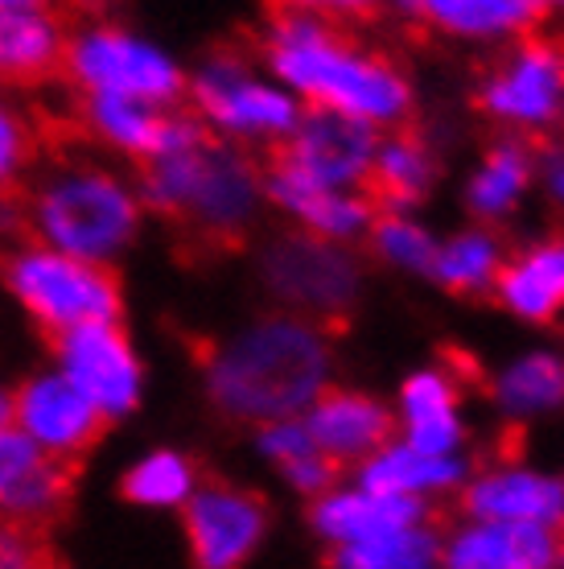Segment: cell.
<instances>
[{
    "label": "cell",
    "instance_id": "1",
    "mask_svg": "<svg viewBox=\"0 0 564 569\" xmlns=\"http://www.w3.org/2000/svg\"><path fill=\"white\" fill-rule=\"evenodd\" d=\"M330 380V330L272 310L202 351V388L231 426H272L310 409Z\"/></svg>",
    "mask_w": 564,
    "mask_h": 569
},
{
    "label": "cell",
    "instance_id": "2",
    "mask_svg": "<svg viewBox=\"0 0 564 569\" xmlns=\"http://www.w3.org/2000/svg\"><path fill=\"white\" fill-rule=\"evenodd\" d=\"M260 54L284 91L305 96L310 108L351 116L363 124H404L412 112V87L404 71L387 54L367 50L339 17L272 4Z\"/></svg>",
    "mask_w": 564,
    "mask_h": 569
},
{
    "label": "cell",
    "instance_id": "3",
    "mask_svg": "<svg viewBox=\"0 0 564 569\" xmlns=\"http://www.w3.org/2000/svg\"><path fill=\"white\" fill-rule=\"evenodd\" d=\"M17 211L29 240L103 269H112L144 228L141 186L112 161L87 153L54 157L33 170Z\"/></svg>",
    "mask_w": 564,
    "mask_h": 569
},
{
    "label": "cell",
    "instance_id": "4",
    "mask_svg": "<svg viewBox=\"0 0 564 569\" xmlns=\"http://www.w3.org/2000/svg\"><path fill=\"white\" fill-rule=\"evenodd\" d=\"M144 211L173 219L202 248H235L255 228L264 202V170L248 149L198 132L182 149L141 166Z\"/></svg>",
    "mask_w": 564,
    "mask_h": 569
},
{
    "label": "cell",
    "instance_id": "5",
    "mask_svg": "<svg viewBox=\"0 0 564 569\" xmlns=\"http://www.w3.org/2000/svg\"><path fill=\"white\" fill-rule=\"evenodd\" d=\"M0 281L17 310L54 339L67 330L91 327V322H120L124 298H120L112 269L67 257L38 240L13 243L4 252Z\"/></svg>",
    "mask_w": 564,
    "mask_h": 569
},
{
    "label": "cell",
    "instance_id": "6",
    "mask_svg": "<svg viewBox=\"0 0 564 569\" xmlns=\"http://www.w3.org/2000/svg\"><path fill=\"white\" fill-rule=\"evenodd\" d=\"M62 71L83 100H137L178 108L185 96L182 62L137 29L95 17L67 33Z\"/></svg>",
    "mask_w": 564,
    "mask_h": 569
},
{
    "label": "cell",
    "instance_id": "7",
    "mask_svg": "<svg viewBox=\"0 0 564 569\" xmlns=\"http://www.w3.org/2000/svg\"><path fill=\"white\" fill-rule=\"evenodd\" d=\"M474 108L520 137L552 141L564 124V29H527L479 71Z\"/></svg>",
    "mask_w": 564,
    "mask_h": 569
},
{
    "label": "cell",
    "instance_id": "8",
    "mask_svg": "<svg viewBox=\"0 0 564 569\" xmlns=\"http://www.w3.org/2000/svg\"><path fill=\"white\" fill-rule=\"evenodd\" d=\"M260 284L284 313H296L322 330L351 322L363 289V269L334 240L310 231H281L255 257Z\"/></svg>",
    "mask_w": 564,
    "mask_h": 569
},
{
    "label": "cell",
    "instance_id": "9",
    "mask_svg": "<svg viewBox=\"0 0 564 569\" xmlns=\"http://www.w3.org/2000/svg\"><path fill=\"white\" fill-rule=\"evenodd\" d=\"M185 91L198 108V124L231 144H276L296 129L301 108L284 87L252 71L235 50H219L185 79Z\"/></svg>",
    "mask_w": 564,
    "mask_h": 569
},
{
    "label": "cell",
    "instance_id": "10",
    "mask_svg": "<svg viewBox=\"0 0 564 569\" xmlns=\"http://www.w3.org/2000/svg\"><path fill=\"white\" fill-rule=\"evenodd\" d=\"M54 368L91 400L103 421L137 413L144 397V359L120 322H91L58 335Z\"/></svg>",
    "mask_w": 564,
    "mask_h": 569
},
{
    "label": "cell",
    "instance_id": "11",
    "mask_svg": "<svg viewBox=\"0 0 564 569\" xmlns=\"http://www.w3.org/2000/svg\"><path fill=\"white\" fill-rule=\"evenodd\" d=\"M182 525L194 569H243L269 532V503L248 487L198 483L182 503Z\"/></svg>",
    "mask_w": 564,
    "mask_h": 569
},
{
    "label": "cell",
    "instance_id": "12",
    "mask_svg": "<svg viewBox=\"0 0 564 569\" xmlns=\"http://www.w3.org/2000/svg\"><path fill=\"white\" fill-rule=\"evenodd\" d=\"M9 426H13L21 438L33 441L46 458L71 467L74 458H83L87 450L95 446L108 421L91 409V400H87L62 371L42 368V371H33V376H26V380L13 388Z\"/></svg>",
    "mask_w": 564,
    "mask_h": 569
},
{
    "label": "cell",
    "instance_id": "13",
    "mask_svg": "<svg viewBox=\"0 0 564 569\" xmlns=\"http://www.w3.org/2000/svg\"><path fill=\"white\" fill-rule=\"evenodd\" d=\"M375 129L351 116L325 112V108H310L301 112L296 129L284 141L269 144V161L293 170L296 178H305L325 190H346L359 186L367 173L371 157H375Z\"/></svg>",
    "mask_w": 564,
    "mask_h": 569
},
{
    "label": "cell",
    "instance_id": "14",
    "mask_svg": "<svg viewBox=\"0 0 564 569\" xmlns=\"http://www.w3.org/2000/svg\"><path fill=\"white\" fill-rule=\"evenodd\" d=\"M71 499L67 462L46 458L13 426H0V525L38 532L54 520Z\"/></svg>",
    "mask_w": 564,
    "mask_h": 569
},
{
    "label": "cell",
    "instance_id": "15",
    "mask_svg": "<svg viewBox=\"0 0 564 569\" xmlns=\"http://www.w3.org/2000/svg\"><path fill=\"white\" fill-rule=\"evenodd\" d=\"M83 129L91 141H99L108 153L132 157V161H153V157L182 149L194 141L198 116H182L178 108H157L137 100H83Z\"/></svg>",
    "mask_w": 564,
    "mask_h": 569
},
{
    "label": "cell",
    "instance_id": "16",
    "mask_svg": "<svg viewBox=\"0 0 564 569\" xmlns=\"http://www.w3.org/2000/svg\"><path fill=\"white\" fill-rule=\"evenodd\" d=\"M437 173L441 161L429 129L416 120H404L387 141L375 144V157H371L359 190H363V199L371 202L375 214H395L404 207H416L433 190Z\"/></svg>",
    "mask_w": 564,
    "mask_h": 569
},
{
    "label": "cell",
    "instance_id": "17",
    "mask_svg": "<svg viewBox=\"0 0 564 569\" xmlns=\"http://www.w3.org/2000/svg\"><path fill=\"white\" fill-rule=\"evenodd\" d=\"M441 557L445 569H561L564 549L556 528L479 520L453 532Z\"/></svg>",
    "mask_w": 564,
    "mask_h": 569
},
{
    "label": "cell",
    "instance_id": "18",
    "mask_svg": "<svg viewBox=\"0 0 564 569\" xmlns=\"http://www.w3.org/2000/svg\"><path fill=\"white\" fill-rule=\"evenodd\" d=\"M301 421L310 429L313 446L334 462L375 455L392 441L395 429V417L380 400H371L367 392H351V388H322Z\"/></svg>",
    "mask_w": 564,
    "mask_h": 569
},
{
    "label": "cell",
    "instance_id": "19",
    "mask_svg": "<svg viewBox=\"0 0 564 569\" xmlns=\"http://www.w3.org/2000/svg\"><path fill=\"white\" fill-rule=\"evenodd\" d=\"M462 512L474 520H511V525L561 528L564 520V479L532 475L507 467L486 470L479 483L462 491Z\"/></svg>",
    "mask_w": 564,
    "mask_h": 569
},
{
    "label": "cell",
    "instance_id": "20",
    "mask_svg": "<svg viewBox=\"0 0 564 569\" xmlns=\"http://www.w3.org/2000/svg\"><path fill=\"white\" fill-rule=\"evenodd\" d=\"M264 170V199L276 202L281 211H289L301 223V231L322 236V240H354L367 228L375 211L363 194H342V190H325L305 178H296L293 170H284L276 161L260 166Z\"/></svg>",
    "mask_w": 564,
    "mask_h": 569
},
{
    "label": "cell",
    "instance_id": "21",
    "mask_svg": "<svg viewBox=\"0 0 564 569\" xmlns=\"http://www.w3.org/2000/svg\"><path fill=\"white\" fill-rule=\"evenodd\" d=\"M409 17L416 33L441 29L453 38H494V33H527L548 26V9L540 0H392Z\"/></svg>",
    "mask_w": 564,
    "mask_h": 569
},
{
    "label": "cell",
    "instance_id": "22",
    "mask_svg": "<svg viewBox=\"0 0 564 569\" xmlns=\"http://www.w3.org/2000/svg\"><path fill=\"white\" fill-rule=\"evenodd\" d=\"M429 520L416 496H371V491H330L310 508L313 532L330 545H354L371 537H387L400 528Z\"/></svg>",
    "mask_w": 564,
    "mask_h": 569
},
{
    "label": "cell",
    "instance_id": "23",
    "mask_svg": "<svg viewBox=\"0 0 564 569\" xmlns=\"http://www.w3.org/2000/svg\"><path fill=\"white\" fill-rule=\"evenodd\" d=\"M67 29L50 9H0V83H42L62 71Z\"/></svg>",
    "mask_w": 564,
    "mask_h": 569
},
{
    "label": "cell",
    "instance_id": "24",
    "mask_svg": "<svg viewBox=\"0 0 564 569\" xmlns=\"http://www.w3.org/2000/svg\"><path fill=\"white\" fill-rule=\"evenodd\" d=\"M494 298L532 322H552L564 306V236L527 248L511 264H498Z\"/></svg>",
    "mask_w": 564,
    "mask_h": 569
},
{
    "label": "cell",
    "instance_id": "25",
    "mask_svg": "<svg viewBox=\"0 0 564 569\" xmlns=\"http://www.w3.org/2000/svg\"><path fill=\"white\" fill-rule=\"evenodd\" d=\"M457 380L441 371H421L404 385V417H409V446L416 455L450 458L462 441V426L453 413Z\"/></svg>",
    "mask_w": 564,
    "mask_h": 569
},
{
    "label": "cell",
    "instance_id": "26",
    "mask_svg": "<svg viewBox=\"0 0 564 569\" xmlns=\"http://www.w3.org/2000/svg\"><path fill=\"white\" fill-rule=\"evenodd\" d=\"M466 479V462L457 458H429L412 446H383L363 462L359 483L371 496H416V491H445Z\"/></svg>",
    "mask_w": 564,
    "mask_h": 569
},
{
    "label": "cell",
    "instance_id": "27",
    "mask_svg": "<svg viewBox=\"0 0 564 569\" xmlns=\"http://www.w3.org/2000/svg\"><path fill=\"white\" fill-rule=\"evenodd\" d=\"M536 144L540 141L520 137V132H503V137L491 144L486 166L474 173V182H470V190H466L470 211L479 214L482 223H486V219H503V214L520 202L523 186L532 178V166H536Z\"/></svg>",
    "mask_w": 564,
    "mask_h": 569
},
{
    "label": "cell",
    "instance_id": "28",
    "mask_svg": "<svg viewBox=\"0 0 564 569\" xmlns=\"http://www.w3.org/2000/svg\"><path fill=\"white\" fill-rule=\"evenodd\" d=\"M441 532L429 525H412L371 541L334 545L330 569H437Z\"/></svg>",
    "mask_w": 564,
    "mask_h": 569
},
{
    "label": "cell",
    "instance_id": "29",
    "mask_svg": "<svg viewBox=\"0 0 564 569\" xmlns=\"http://www.w3.org/2000/svg\"><path fill=\"white\" fill-rule=\"evenodd\" d=\"M198 470L182 450L157 446L124 470V496L137 508H182L194 496Z\"/></svg>",
    "mask_w": 564,
    "mask_h": 569
},
{
    "label": "cell",
    "instance_id": "30",
    "mask_svg": "<svg viewBox=\"0 0 564 569\" xmlns=\"http://www.w3.org/2000/svg\"><path fill=\"white\" fill-rule=\"evenodd\" d=\"M491 397L511 417L544 413L564 405V359L561 356H527L523 363L507 368L494 380Z\"/></svg>",
    "mask_w": 564,
    "mask_h": 569
},
{
    "label": "cell",
    "instance_id": "31",
    "mask_svg": "<svg viewBox=\"0 0 564 569\" xmlns=\"http://www.w3.org/2000/svg\"><path fill=\"white\" fill-rule=\"evenodd\" d=\"M498 236L494 231H466L453 243L437 248V260H433V277H437L450 293H482L494 284V272H498Z\"/></svg>",
    "mask_w": 564,
    "mask_h": 569
},
{
    "label": "cell",
    "instance_id": "32",
    "mask_svg": "<svg viewBox=\"0 0 564 569\" xmlns=\"http://www.w3.org/2000/svg\"><path fill=\"white\" fill-rule=\"evenodd\" d=\"M38 161V129L13 100L0 96V199H9L17 186L33 173Z\"/></svg>",
    "mask_w": 564,
    "mask_h": 569
},
{
    "label": "cell",
    "instance_id": "33",
    "mask_svg": "<svg viewBox=\"0 0 564 569\" xmlns=\"http://www.w3.org/2000/svg\"><path fill=\"white\" fill-rule=\"evenodd\" d=\"M371 248L375 257L392 260V264H404V269H433L437 260V243L429 231H421L416 223L400 219V214H380L375 228H371Z\"/></svg>",
    "mask_w": 564,
    "mask_h": 569
},
{
    "label": "cell",
    "instance_id": "34",
    "mask_svg": "<svg viewBox=\"0 0 564 569\" xmlns=\"http://www.w3.org/2000/svg\"><path fill=\"white\" fill-rule=\"evenodd\" d=\"M255 446H260V455L269 458V462H276V467H284V462H293V458H305V455H313V450H318L301 417H289V421H272V426H260V438H255Z\"/></svg>",
    "mask_w": 564,
    "mask_h": 569
},
{
    "label": "cell",
    "instance_id": "35",
    "mask_svg": "<svg viewBox=\"0 0 564 569\" xmlns=\"http://www.w3.org/2000/svg\"><path fill=\"white\" fill-rule=\"evenodd\" d=\"M0 569H54L38 532L17 525H0Z\"/></svg>",
    "mask_w": 564,
    "mask_h": 569
},
{
    "label": "cell",
    "instance_id": "36",
    "mask_svg": "<svg viewBox=\"0 0 564 569\" xmlns=\"http://www.w3.org/2000/svg\"><path fill=\"white\" fill-rule=\"evenodd\" d=\"M281 475L296 487V491H305V496H322V491H330V487L339 483L342 462H334V458L322 455V450H313V455H305V458L284 462Z\"/></svg>",
    "mask_w": 564,
    "mask_h": 569
},
{
    "label": "cell",
    "instance_id": "37",
    "mask_svg": "<svg viewBox=\"0 0 564 569\" xmlns=\"http://www.w3.org/2000/svg\"><path fill=\"white\" fill-rule=\"evenodd\" d=\"M536 161L544 166V182H548L552 199L564 211V144L556 141H540L536 144Z\"/></svg>",
    "mask_w": 564,
    "mask_h": 569
},
{
    "label": "cell",
    "instance_id": "38",
    "mask_svg": "<svg viewBox=\"0 0 564 569\" xmlns=\"http://www.w3.org/2000/svg\"><path fill=\"white\" fill-rule=\"evenodd\" d=\"M380 4L383 0H318V13H325V17L346 13V17H367V21H375V17H380Z\"/></svg>",
    "mask_w": 564,
    "mask_h": 569
},
{
    "label": "cell",
    "instance_id": "39",
    "mask_svg": "<svg viewBox=\"0 0 564 569\" xmlns=\"http://www.w3.org/2000/svg\"><path fill=\"white\" fill-rule=\"evenodd\" d=\"M9 413H13V385L0 380V426H9Z\"/></svg>",
    "mask_w": 564,
    "mask_h": 569
},
{
    "label": "cell",
    "instance_id": "40",
    "mask_svg": "<svg viewBox=\"0 0 564 569\" xmlns=\"http://www.w3.org/2000/svg\"><path fill=\"white\" fill-rule=\"evenodd\" d=\"M0 9H50V0H0Z\"/></svg>",
    "mask_w": 564,
    "mask_h": 569
},
{
    "label": "cell",
    "instance_id": "41",
    "mask_svg": "<svg viewBox=\"0 0 564 569\" xmlns=\"http://www.w3.org/2000/svg\"><path fill=\"white\" fill-rule=\"evenodd\" d=\"M540 4H544V9H552V4H564V0H540Z\"/></svg>",
    "mask_w": 564,
    "mask_h": 569
}]
</instances>
